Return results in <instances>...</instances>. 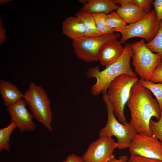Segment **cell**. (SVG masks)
I'll list each match as a JSON object with an SVG mask.
<instances>
[{
    "label": "cell",
    "mask_w": 162,
    "mask_h": 162,
    "mask_svg": "<svg viewBox=\"0 0 162 162\" xmlns=\"http://www.w3.org/2000/svg\"><path fill=\"white\" fill-rule=\"evenodd\" d=\"M126 105L130 110V123L137 133L152 136L149 124L152 117L159 120L161 110L156 99L138 81L133 86Z\"/></svg>",
    "instance_id": "1"
},
{
    "label": "cell",
    "mask_w": 162,
    "mask_h": 162,
    "mask_svg": "<svg viewBox=\"0 0 162 162\" xmlns=\"http://www.w3.org/2000/svg\"><path fill=\"white\" fill-rule=\"evenodd\" d=\"M132 52L131 44L126 43L122 56L116 62L103 70H100L98 66L90 67L88 69L86 73L87 77L94 78L96 80V83L91 88V92L93 95H98L101 93L106 94L110 82L121 74H126L136 77L130 64Z\"/></svg>",
    "instance_id": "2"
},
{
    "label": "cell",
    "mask_w": 162,
    "mask_h": 162,
    "mask_svg": "<svg viewBox=\"0 0 162 162\" xmlns=\"http://www.w3.org/2000/svg\"><path fill=\"white\" fill-rule=\"evenodd\" d=\"M139 80L136 76L123 74L113 80L107 88L106 94L112 106L114 115L123 124L127 122L124 113L125 106L133 86Z\"/></svg>",
    "instance_id": "3"
},
{
    "label": "cell",
    "mask_w": 162,
    "mask_h": 162,
    "mask_svg": "<svg viewBox=\"0 0 162 162\" xmlns=\"http://www.w3.org/2000/svg\"><path fill=\"white\" fill-rule=\"evenodd\" d=\"M24 98L36 120L52 132L51 103L44 89L30 82L28 89L24 93Z\"/></svg>",
    "instance_id": "4"
},
{
    "label": "cell",
    "mask_w": 162,
    "mask_h": 162,
    "mask_svg": "<svg viewBox=\"0 0 162 162\" xmlns=\"http://www.w3.org/2000/svg\"><path fill=\"white\" fill-rule=\"evenodd\" d=\"M107 114V121L105 126L100 131L99 137H116L118 139L117 148L119 149L129 148L131 141L137 133L134 127L130 123L123 124L118 121L115 116L112 106L106 94L103 96Z\"/></svg>",
    "instance_id": "5"
},
{
    "label": "cell",
    "mask_w": 162,
    "mask_h": 162,
    "mask_svg": "<svg viewBox=\"0 0 162 162\" xmlns=\"http://www.w3.org/2000/svg\"><path fill=\"white\" fill-rule=\"evenodd\" d=\"M132 64L136 74L145 80L149 81L152 72L162 58L147 47L143 39L131 44Z\"/></svg>",
    "instance_id": "6"
},
{
    "label": "cell",
    "mask_w": 162,
    "mask_h": 162,
    "mask_svg": "<svg viewBox=\"0 0 162 162\" xmlns=\"http://www.w3.org/2000/svg\"><path fill=\"white\" fill-rule=\"evenodd\" d=\"M160 22L157 19L154 10H151L138 21L126 25L121 33L120 41L123 44L130 38L139 37L148 42L157 34Z\"/></svg>",
    "instance_id": "7"
},
{
    "label": "cell",
    "mask_w": 162,
    "mask_h": 162,
    "mask_svg": "<svg viewBox=\"0 0 162 162\" xmlns=\"http://www.w3.org/2000/svg\"><path fill=\"white\" fill-rule=\"evenodd\" d=\"M120 36L119 33L95 37L85 36L73 41L72 46L78 58L87 62L98 61L99 52L102 45L109 41L118 40Z\"/></svg>",
    "instance_id": "8"
},
{
    "label": "cell",
    "mask_w": 162,
    "mask_h": 162,
    "mask_svg": "<svg viewBox=\"0 0 162 162\" xmlns=\"http://www.w3.org/2000/svg\"><path fill=\"white\" fill-rule=\"evenodd\" d=\"M129 148L131 155L162 161V142L152 135L137 133Z\"/></svg>",
    "instance_id": "9"
},
{
    "label": "cell",
    "mask_w": 162,
    "mask_h": 162,
    "mask_svg": "<svg viewBox=\"0 0 162 162\" xmlns=\"http://www.w3.org/2000/svg\"><path fill=\"white\" fill-rule=\"evenodd\" d=\"M112 137L103 136L92 143L82 158L84 162H107L118 146Z\"/></svg>",
    "instance_id": "10"
},
{
    "label": "cell",
    "mask_w": 162,
    "mask_h": 162,
    "mask_svg": "<svg viewBox=\"0 0 162 162\" xmlns=\"http://www.w3.org/2000/svg\"><path fill=\"white\" fill-rule=\"evenodd\" d=\"M25 100L21 99L16 103L7 108L11 120L21 132L34 131L36 128L33 120V114L26 108Z\"/></svg>",
    "instance_id": "11"
},
{
    "label": "cell",
    "mask_w": 162,
    "mask_h": 162,
    "mask_svg": "<svg viewBox=\"0 0 162 162\" xmlns=\"http://www.w3.org/2000/svg\"><path fill=\"white\" fill-rule=\"evenodd\" d=\"M120 41L114 40L104 44L98 53V61L106 68L116 62L122 56L124 50Z\"/></svg>",
    "instance_id": "12"
},
{
    "label": "cell",
    "mask_w": 162,
    "mask_h": 162,
    "mask_svg": "<svg viewBox=\"0 0 162 162\" xmlns=\"http://www.w3.org/2000/svg\"><path fill=\"white\" fill-rule=\"evenodd\" d=\"M115 4L120 6L116 10V13L126 23L129 24L136 22L142 19L147 14L139 6L127 3L126 0H114Z\"/></svg>",
    "instance_id": "13"
},
{
    "label": "cell",
    "mask_w": 162,
    "mask_h": 162,
    "mask_svg": "<svg viewBox=\"0 0 162 162\" xmlns=\"http://www.w3.org/2000/svg\"><path fill=\"white\" fill-rule=\"evenodd\" d=\"M83 4L81 11L91 14L103 13L107 14L117 9L119 6L113 0L80 1Z\"/></svg>",
    "instance_id": "14"
},
{
    "label": "cell",
    "mask_w": 162,
    "mask_h": 162,
    "mask_svg": "<svg viewBox=\"0 0 162 162\" xmlns=\"http://www.w3.org/2000/svg\"><path fill=\"white\" fill-rule=\"evenodd\" d=\"M63 33L73 41L85 36L86 30L82 22L76 17L70 16L62 23Z\"/></svg>",
    "instance_id": "15"
},
{
    "label": "cell",
    "mask_w": 162,
    "mask_h": 162,
    "mask_svg": "<svg viewBox=\"0 0 162 162\" xmlns=\"http://www.w3.org/2000/svg\"><path fill=\"white\" fill-rule=\"evenodd\" d=\"M0 94L4 104L7 107L16 103L24 98V94L16 86L2 79L0 81Z\"/></svg>",
    "instance_id": "16"
},
{
    "label": "cell",
    "mask_w": 162,
    "mask_h": 162,
    "mask_svg": "<svg viewBox=\"0 0 162 162\" xmlns=\"http://www.w3.org/2000/svg\"><path fill=\"white\" fill-rule=\"evenodd\" d=\"M75 16L84 25L86 30V36L95 37L101 36L97 28L92 14L81 10L77 12Z\"/></svg>",
    "instance_id": "17"
},
{
    "label": "cell",
    "mask_w": 162,
    "mask_h": 162,
    "mask_svg": "<svg viewBox=\"0 0 162 162\" xmlns=\"http://www.w3.org/2000/svg\"><path fill=\"white\" fill-rule=\"evenodd\" d=\"M106 22L109 28L113 32L121 33L126 26V23L116 12L112 11L106 15Z\"/></svg>",
    "instance_id": "18"
},
{
    "label": "cell",
    "mask_w": 162,
    "mask_h": 162,
    "mask_svg": "<svg viewBox=\"0 0 162 162\" xmlns=\"http://www.w3.org/2000/svg\"><path fill=\"white\" fill-rule=\"evenodd\" d=\"M13 123L7 127L0 129V152L5 150L10 152L11 148L10 140V136L13 131L16 128Z\"/></svg>",
    "instance_id": "19"
},
{
    "label": "cell",
    "mask_w": 162,
    "mask_h": 162,
    "mask_svg": "<svg viewBox=\"0 0 162 162\" xmlns=\"http://www.w3.org/2000/svg\"><path fill=\"white\" fill-rule=\"evenodd\" d=\"M138 82L140 85L145 87L155 96L160 108L162 110V83H153L142 79H139Z\"/></svg>",
    "instance_id": "20"
},
{
    "label": "cell",
    "mask_w": 162,
    "mask_h": 162,
    "mask_svg": "<svg viewBox=\"0 0 162 162\" xmlns=\"http://www.w3.org/2000/svg\"><path fill=\"white\" fill-rule=\"evenodd\" d=\"M146 45L152 52L160 55L162 59V21L160 22L158 32L155 37Z\"/></svg>",
    "instance_id": "21"
},
{
    "label": "cell",
    "mask_w": 162,
    "mask_h": 162,
    "mask_svg": "<svg viewBox=\"0 0 162 162\" xmlns=\"http://www.w3.org/2000/svg\"><path fill=\"white\" fill-rule=\"evenodd\" d=\"M97 28L101 35L114 33L107 27L106 22V14L101 13L92 14Z\"/></svg>",
    "instance_id": "22"
},
{
    "label": "cell",
    "mask_w": 162,
    "mask_h": 162,
    "mask_svg": "<svg viewBox=\"0 0 162 162\" xmlns=\"http://www.w3.org/2000/svg\"><path fill=\"white\" fill-rule=\"evenodd\" d=\"M150 130L152 136L162 142V110L160 118L158 121L155 122L151 119L149 124Z\"/></svg>",
    "instance_id": "23"
},
{
    "label": "cell",
    "mask_w": 162,
    "mask_h": 162,
    "mask_svg": "<svg viewBox=\"0 0 162 162\" xmlns=\"http://www.w3.org/2000/svg\"><path fill=\"white\" fill-rule=\"evenodd\" d=\"M149 81L155 83L162 82V59L152 72Z\"/></svg>",
    "instance_id": "24"
},
{
    "label": "cell",
    "mask_w": 162,
    "mask_h": 162,
    "mask_svg": "<svg viewBox=\"0 0 162 162\" xmlns=\"http://www.w3.org/2000/svg\"><path fill=\"white\" fill-rule=\"evenodd\" d=\"M153 2L152 0H130V3L139 6L146 14L151 11Z\"/></svg>",
    "instance_id": "25"
},
{
    "label": "cell",
    "mask_w": 162,
    "mask_h": 162,
    "mask_svg": "<svg viewBox=\"0 0 162 162\" xmlns=\"http://www.w3.org/2000/svg\"><path fill=\"white\" fill-rule=\"evenodd\" d=\"M127 162H162V161L150 159L138 155H131Z\"/></svg>",
    "instance_id": "26"
},
{
    "label": "cell",
    "mask_w": 162,
    "mask_h": 162,
    "mask_svg": "<svg viewBox=\"0 0 162 162\" xmlns=\"http://www.w3.org/2000/svg\"><path fill=\"white\" fill-rule=\"evenodd\" d=\"M153 5L157 19L160 21H162V0H155Z\"/></svg>",
    "instance_id": "27"
},
{
    "label": "cell",
    "mask_w": 162,
    "mask_h": 162,
    "mask_svg": "<svg viewBox=\"0 0 162 162\" xmlns=\"http://www.w3.org/2000/svg\"><path fill=\"white\" fill-rule=\"evenodd\" d=\"M62 162H84L82 157L74 154L68 156Z\"/></svg>",
    "instance_id": "28"
},
{
    "label": "cell",
    "mask_w": 162,
    "mask_h": 162,
    "mask_svg": "<svg viewBox=\"0 0 162 162\" xmlns=\"http://www.w3.org/2000/svg\"><path fill=\"white\" fill-rule=\"evenodd\" d=\"M128 157L126 155H122L116 158L115 156L111 158L107 162H127Z\"/></svg>",
    "instance_id": "29"
},
{
    "label": "cell",
    "mask_w": 162,
    "mask_h": 162,
    "mask_svg": "<svg viewBox=\"0 0 162 162\" xmlns=\"http://www.w3.org/2000/svg\"><path fill=\"white\" fill-rule=\"evenodd\" d=\"M5 30L4 28H2L0 26V44L5 40L6 37L5 35Z\"/></svg>",
    "instance_id": "30"
}]
</instances>
